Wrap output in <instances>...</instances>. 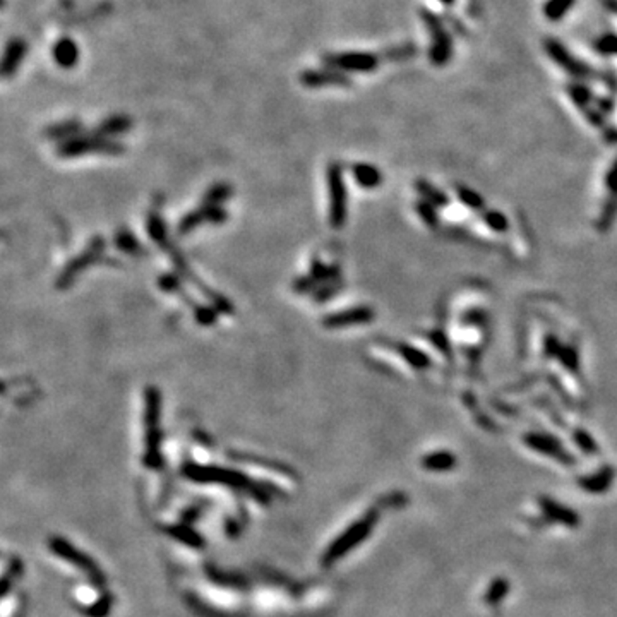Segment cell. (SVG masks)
Returning <instances> with one entry per match:
<instances>
[{"mask_svg": "<svg viewBox=\"0 0 617 617\" xmlns=\"http://www.w3.org/2000/svg\"><path fill=\"white\" fill-rule=\"evenodd\" d=\"M324 64L331 69L353 71V73H369L374 71L379 64V58L374 53L350 52V53H335L324 57Z\"/></svg>", "mask_w": 617, "mask_h": 617, "instance_id": "1", "label": "cell"}, {"mask_svg": "<svg viewBox=\"0 0 617 617\" xmlns=\"http://www.w3.org/2000/svg\"><path fill=\"white\" fill-rule=\"evenodd\" d=\"M424 19L425 23L429 24L430 33H432V41H434L432 50H430V58H432L434 64H445L451 53L450 36L446 35V31L442 29L441 23H437V19L432 18L429 12H425Z\"/></svg>", "mask_w": 617, "mask_h": 617, "instance_id": "2", "label": "cell"}, {"mask_svg": "<svg viewBox=\"0 0 617 617\" xmlns=\"http://www.w3.org/2000/svg\"><path fill=\"white\" fill-rule=\"evenodd\" d=\"M545 46H547L549 55H551L554 61H556L557 64L563 67L564 71H568L569 74L576 76V78H589V76L591 74L590 67H586L585 64H583V62L573 58L571 53H569L563 45L557 43L556 40H547Z\"/></svg>", "mask_w": 617, "mask_h": 617, "instance_id": "3", "label": "cell"}, {"mask_svg": "<svg viewBox=\"0 0 617 617\" xmlns=\"http://www.w3.org/2000/svg\"><path fill=\"white\" fill-rule=\"evenodd\" d=\"M304 86L321 88V86H348L350 79L345 74L336 71H306L300 76Z\"/></svg>", "mask_w": 617, "mask_h": 617, "instance_id": "4", "label": "cell"}, {"mask_svg": "<svg viewBox=\"0 0 617 617\" xmlns=\"http://www.w3.org/2000/svg\"><path fill=\"white\" fill-rule=\"evenodd\" d=\"M26 41L21 40V38H16V40H11L9 45H7L6 53H4L2 58V76L4 78H9L18 71V67L21 62H23L24 55H26Z\"/></svg>", "mask_w": 617, "mask_h": 617, "instance_id": "5", "label": "cell"}, {"mask_svg": "<svg viewBox=\"0 0 617 617\" xmlns=\"http://www.w3.org/2000/svg\"><path fill=\"white\" fill-rule=\"evenodd\" d=\"M53 58L61 67L71 69L79 58L78 45H76L71 38H62V40H58L53 46Z\"/></svg>", "mask_w": 617, "mask_h": 617, "instance_id": "6", "label": "cell"}, {"mask_svg": "<svg viewBox=\"0 0 617 617\" xmlns=\"http://www.w3.org/2000/svg\"><path fill=\"white\" fill-rule=\"evenodd\" d=\"M573 6V0H549L545 6V18L551 21H557L564 18L566 12Z\"/></svg>", "mask_w": 617, "mask_h": 617, "instance_id": "7", "label": "cell"}, {"mask_svg": "<svg viewBox=\"0 0 617 617\" xmlns=\"http://www.w3.org/2000/svg\"><path fill=\"white\" fill-rule=\"evenodd\" d=\"M355 177H357V180L361 182L363 187H374V185H378L379 182H381L379 172L373 167H365V165L355 167Z\"/></svg>", "mask_w": 617, "mask_h": 617, "instance_id": "8", "label": "cell"}, {"mask_svg": "<svg viewBox=\"0 0 617 617\" xmlns=\"http://www.w3.org/2000/svg\"><path fill=\"white\" fill-rule=\"evenodd\" d=\"M130 128V120L128 117H113L110 120L105 122L101 125L100 133L101 134H115V133H124Z\"/></svg>", "mask_w": 617, "mask_h": 617, "instance_id": "9", "label": "cell"}, {"mask_svg": "<svg viewBox=\"0 0 617 617\" xmlns=\"http://www.w3.org/2000/svg\"><path fill=\"white\" fill-rule=\"evenodd\" d=\"M600 52H606V53H617V38L616 36H607L602 38V40L597 43Z\"/></svg>", "mask_w": 617, "mask_h": 617, "instance_id": "10", "label": "cell"}, {"mask_svg": "<svg viewBox=\"0 0 617 617\" xmlns=\"http://www.w3.org/2000/svg\"><path fill=\"white\" fill-rule=\"evenodd\" d=\"M441 2H442V4H453L455 0H441Z\"/></svg>", "mask_w": 617, "mask_h": 617, "instance_id": "11", "label": "cell"}]
</instances>
